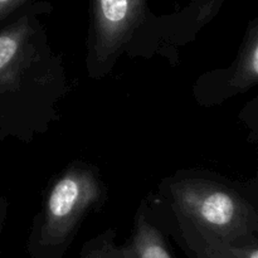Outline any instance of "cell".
Here are the masks:
<instances>
[{
	"label": "cell",
	"instance_id": "1",
	"mask_svg": "<svg viewBox=\"0 0 258 258\" xmlns=\"http://www.w3.org/2000/svg\"><path fill=\"white\" fill-rule=\"evenodd\" d=\"M67 92L62 59L50 47L37 9L0 29V140L29 141L45 133Z\"/></svg>",
	"mask_w": 258,
	"mask_h": 258
},
{
	"label": "cell",
	"instance_id": "2",
	"mask_svg": "<svg viewBox=\"0 0 258 258\" xmlns=\"http://www.w3.org/2000/svg\"><path fill=\"white\" fill-rule=\"evenodd\" d=\"M163 207L201 233L233 244L258 242V212L239 189L207 174L180 171L161 185Z\"/></svg>",
	"mask_w": 258,
	"mask_h": 258
},
{
	"label": "cell",
	"instance_id": "3",
	"mask_svg": "<svg viewBox=\"0 0 258 258\" xmlns=\"http://www.w3.org/2000/svg\"><path fill=\"white\" fill-rule=\"evenodd\" d=\"M98 170L73 163L53 181L43 208L33 222L27 242L28 258H63L91 211L105 199Z\"/></svg>",
	"mask_w": 258,
	"mask_h": 258
},
{
	"label": "cell",
	"instance_id": "4",
	"mask_svg": "<svg viewBox=\"0 0 258 258\" xmlns=\"http://www.w3.org/2000/svg\"><path fill=\"white\" fill-rule=\"evenodd\" d=\"M146 0H93L88 68L101 77L131 48L145 22Z\"/></svg>",
	"mask_w": 258,
	"mask_h": 258
},
{
	"label": "cell",
	"instance_id": "5",
	"mask_svg": "<svg viewBox=\"0 0 258 258\" xmlns=\"http://www.w3.org/2000/svg\"><path fill=\"white\" fill-rule=\"evenodd\" d=\"M149 212L165 236H170L188 258H258V242L233 244L201 233L163 206L154 213L150 208Z\"/></svg>",
	"mask_w": 258,
	"mask_h": 258
},
{
	"label": "cell",
	"instance_id": "6",
	"mask_svg": "<svg viewBox=\"0 0 258 258\" xmlns=\"http://www.w3.org/2000/svg\"><path fill=\"white\" fill-rule=\"evenodd\" d=\"M238 59L233 67L223 72H217L218 78L212 77L209 80L212 88L219 90L211 96L209 100L217 102L218 98H227L236 93L249 90L258 81V27L257 22L252 23L247 32L243 45L239 52Z\"/></svg>",
	"mask_w": 258,
	"mask_h": 258
},
{
	"label": "cell",
	"instance_id": "7",
	"mask_svg": "<svg viewBox=\"0 0 258 258\" xmlns=\"http://www.w3.org/2000/svg\"><path fill=\"white\" fill-rule=\"evenodd\" d=\"M128 243L136 258H175L169 248L165 233L155 223L145 204H141L136 213Z\"/></svg>",
	"mask_w": 258,
	"mask_h": 258
},
{
	"label": "cell",
	"instance_id": "8",
	"mask_svg": "<svg viewBox=\"0 0 258 258\" xmlns=\"http://www.w3.org/2000/svg\"><path fill=\"white\" fill-rule=\"evenodd\" d=\"M24 3H27V0H0V23Z\"/></svg>",
	"mask_w": 258,
	"mask_h": 258
},
{
	"label": "cell",
	"instance_id": "9",
	"mask_svg": "<svg viewBox=\"0 0 258 258\" xmlns=\"http://www.w3.org/2000/svg\"><path fill=\"white\" fill-rule=\"evenodd\" d=\"M7 199L3 197L2 194V186H0V237H2V232L3 228H4V223H5V218H7Z\"/></svg>",
	"mask_w": 258,
	"mask_h": 258
}]
</instances>
